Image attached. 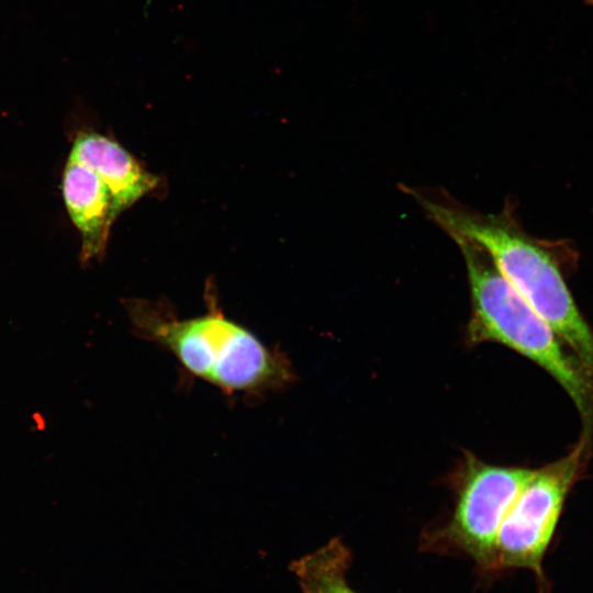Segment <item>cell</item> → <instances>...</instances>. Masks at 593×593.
Returning a JSON list of instances; mask_svg holds the SVG:
<instances>
[{"mask_svg":"<svg viewBox=\"0 0 593 593\" xmlns=\"http://www.w3.org/2000/svg\"><path fill=\"white\" fill-rule=\"evenodd\" d=\"M134 331L171 354L192 377L233 395L260 396L295 379L283 351L211 304L203 315L180 318L166 304L144 299L126 305Z\"/></svg>","mask_w":593,"mask_h":593,"instance_id":"cell-1","label":"cell"},{"mask_svg":"<svg viewBox=\"0 0 593 593\" xmlns=\"http://www.w3.org/2000/svg\"><path fill=\"white\" fill-rule=\"evenodd\" d=\"M405 189L447 234L466 236L483 248L502 276L567 347L593 369V331L580 313L557 262L518 227L508 211L484 214L445 192Z\"/></svg>","mask_w":593,"mask_h":593,"instance_id":"cell-2","label":"cell"},{"mask_svg":"<svg viewBox=\"0 0 593 593\" xmlns=\"http://www.w3.org/2000/svg\"><path fill=\"white\" fill-rule=\"evenodd\" d=\"M465 259L472 312L467 326L471 345L497 343L546 370L575 404L585 430L593 425V369L564 347L552 328L502 276L478 244L448 234Z\"/></svg>","mask_w":593,"mask_h":593,"instance_id":"cell-3","label":"cell"},{"mask_svg":"<svg viewBox=\"0 0 593 593\" xmlns=\"http://www.w3.org/2000/svg\"><path fill=\"white\" fill-rule=\"evenodd\" d=\"M534 470L486 463L465 451L451 473L455 504L448 521L423 536L422 548L459 552L483 572L496 571L500 526Z\"/></svg>","mask_w":593,"mask_h":593,"instance_id":"cell-4","label":"cell"},{"mask_svg":"<svg viewBox=\"0 0 593 593\" xmlns=\"http://www.w3.org/2000/svg\"><path fill=\"white\" fill-rule=\"evenodd\" d=\"M586 440L582 438L567 456L534 470L500 526L496 571L527 568L541 577V561L581 467Z\"/></svg>","mask_w":593,"mask_h":593,"instance_id":"cell-5","label":"cell"},{"mask_svg":"<svg viewBox=\"0 0 593 593\" xmlns=\"http://www.w3.org/2000/svg\"><path fill=\"white\" fill-rule=\"evenodd\" d=\"M69 160L89 167L102 179L111 192L116 216L158 186V178L123 146L94 132L78 135Z\"/></svg>","mask_w":593,"mask_h":593,"instance_id":"cell-6","label":"cell"},{"mask_svg":"<svg viewBox=\"0 0 593 593\" xmlns=\"http://www.w3.org/2000/svg\"><path fill=\"white\" fill-rule=\"evenodd\" d=\"M63 193L69 215L82 235V257L102 255L116 217L108 186L89 167L68 160Z\"/></svg>","mask_w":593,"mask_h":593,"instance_id":"cell-7","label":"cell"},{"mask_svg":"<svg viewBox=\"0 0 593 593\" xmlns=\"http://www.w3.org/2000/svg\"><path fill=\"white\" fill-rule=\"evenodd\" d=\"M351 552L340 537L291 563L302 593H357L347 581Z\"/></svg>","mask_w":593,"mask_h":593,"instance_id":"cell-8","label":"cell"},{"mask_svg":"<svg viewBox=\"0 0 593 593\" xmlns=\"http://www.w3.org/2000/svg\"><path fill=\"white\" fill-rule=\"evenodd\" d=\"M590 4H593V0H586Z\"/></svg>","mask_w":593,"mask_h":593,"instance_id":"cell-9","label":"cell"}]
</instances>
